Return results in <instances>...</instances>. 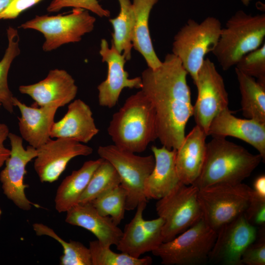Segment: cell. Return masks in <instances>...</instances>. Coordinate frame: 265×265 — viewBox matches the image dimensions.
Instances as JSON below:
<instances>
[{"mask_svg": "<svg viewBox=\"0 0 265 265\" xmlns=\"http://www.w3.org/2000/svg\"><path fill=\"white\" fill-rule=\"evenodd\" d=\"M159 0H133L134 14L132 46L144 58L149 68L156 69L161 64L151 38L149 20L150 12Z\"/></svg>", "mask_w": 265, "mask_h": 265, "instance_id": "cell-25", "label": "cell"}, {"mask_svg": "<svg viewBox=\"0 0 265 265\" xmlns=\"http://www.w3.org/2000/svg\"><path fill=\"white\" fill-rule=\"evenodd\" d=\"M107 130L115 145L134 153L143 152L157 139L155 111L141 90L126 99Z\"/></svg>", "mask_w": 265, "mask_h": 265, "instance_id": "cell-2", "label": "cell"}, {"mask_svg": "<svg viewBox=\"0 0 265 265\" xmlns=\"http://www.w3.org/2000/svg\"><path fill=\"white\" fill-rule=\"evenodd\" d=\"M120 12L115 18L110 19L113 29L111 43L117 51L122 53L126 60L132 57L134 14L130 0H118Z\"/></svg>", "mask_w": 265, "mask_h": 265, "instance_id": "cell-27", "label": "cell"}, {"mask_svg": "<svg viewBox=\"0 0 265 265\" xmlns=\"http://www.w3.org/2000/svg\"><path fill=\"white\" fill-rule=\"evenodd\" d=\"M216 236L217 233L202 218L152 253L164 265H201L208 261Z\"/></svg>", "mask_w": 265, "mask_h": 265, "instance_id": "cell-7", "label": "cell"}, {"mask_svg": "<svg viewBox=\"0 0 265 265\" xmlns=\"http://www.w3.org/2000/svg\"><path fill=\"white\" fill-rule=\"evenodd\" d=\"M154 167L145 179L144 193L147 200H159L169 193L181 182L175 165L176 150L164 146L151 147Z\"/></svg>", "mask_w": 265, "mask_h": 265, "instance_id": "cell-22", "label": "cell"}, {"mask_svg": "<svg viewBox=\"0 0 265 265\" xmlns=\"http://www.w3.org/2000/svg\"><path fill=\"white\" fill-rule=\"evenodd\" d=\"M8 138L11 145L10 155L0 173L3 192L20 209L28 211L32 205L39 207L26 197L25 189L27 186L24 183L26 165L37 156V150L30 145L25 149L23 138L16 134L9 132Z\"/></svg>", "mask_w": 265, "mask_h": 265, "instance_id": "cell-12", "label": "cell"}, {"mask_svg": "<svg viewBox=\"0 0 265 265\" xmlns=\"http://www.w3.org/2000/svg\"><path fill=\"white\" fill-rule=\"evenodd\" d=\"M263 160L241 146L223 137H212L206 144L201 172L192 185L199 189L217 183L238 184L248 178Z\"/></svg>", "mask_w": 265, "mask_h": 265, "instance_id": "cell-3", "label": "cell"}, {"mask_svg": "<svg viewBox=\"0 0 265 265\" xmlns=\"http://www.w3.org/2000/svg\"><path fill=\"white\" fill-rule=\"evenodd\" d=\"M99 53L102 62H106L107 74L106 79L97 87L100 106L108 108L114 107L118 103L122 90L125 88L141 89V77L130 78L125 69L126 59L111 43L109 47L105 39L100 44Z\"/></svg>", "mask_w": 265, "mask_h": 265, "instance_id": "cell-15", "label": "cell"}, {"mask_svg": "<svg viewBox=\"0 0 265 265\" xmlns=\"http://www.w3.org/2000/svg\"><path fill=\"white\" fill-rule=\"evenodd\" d=\"M198 190L192 185L180 182L169 193L158 200L156 212L164 220L163 242L172 240L202 218Z\"/></svg>", "mask_w": 265, "mask_h": 265, "instance_id": "cell-10", "label": "cell"}, {"mask_svg": "<svg viewBox=\"0 0 265 265\" xmlns=\"http://www.w3.org/2000/svg\"><path fill=\"white\" fill-rule=\"evenodd\" d=\"M95 22L89 11L74 8L70 13L64 15H36L19 28L42 33L45 38L43 50L50 52L64 44L80 42L84 35L93 30Z\"/></svg>", "mask_w": 265, "mask_h": 265, "instance_id": "cell-9", "label": "cell"}, {"mask_svg": "<svg viewBox=\"0 0 265 265\" xmlns=\"http://www.w3.org/2000/svg\"><path fill=\"white\" fill-rule=\"evenodd\" d=\"M81 8L96 14L101 18L110 16V11L104 8L97 0H52L47 10L56 12L63 8Z\"/></svg>", "mask_w": 265, "mask_h": 265, "instance_id": "cell-34", "label": "cell"}, {"mask_svg": "<svg viewBox=\"0 0 265 265\" xmlns=\"http://www.w3.org/2000/svg\"><path fill=\"white\" fill-rule=\"evenodd\" d=\"M194 84L197 97L193 106V116L196 125L207 135L214 118L228 107V94L222 76L209 58H205Z\"/></svg>", "mask_w": 265, "mask_h": 265, "instance_id": "cell-11", "label": "cell"}, {"mask_svg": "<svg viewBox=\"0 0 265 265\" xmlns=\"http://www.w3.org/2000/svg\"><path fill=\"white\" fill-rule=\"evenodd\" d=\"M207 135L212 137L231 136L252 146L265 159V123L251 119L238 118L227 108L212 121Z\"/></svg>", "mask_w": 265, "mask_h": 265, "instance_id": "cell-17", "label": "cell"}, {"mask_svg": "<svg viewBox=\"0 0 265 265\" xmlns=\"http://www.w3.org/2000/svg\"><path fill=\"white\" fill-rule=\"evenodd\" d=\"M147 202L139 203L133 218L126 224L122 236L116 245V249L121 252L138 258L148 252H152L162 242L161 239L150 235L142 225L143 212Z\"/></svg>", "mask_w": 265, "mask_h": 265, "instance_id": "cell-23", "label": "cell"}, {"mask_svg": "<svg viewBox=\"0 0 265 265\" xmlns=\"http://www.w3.org/2000/svg\"><path fill=\"white\" fill-rule=\"evenodd\" d=\"M33 230L38 236H47L54 239L62 246L63 253L60 257L61 265H92L90 249L82 243L61 238L51 228L42 223H34Z\"/></svg>", "mask_w": 265, "mask_h": 265, "instance_id": "cell-29", "label": "cell"}, {"mask_svg": "<svg viewBox=\"0 0 265 265\" xmlns=\"http://www.w3.org/2000/svg\"><path fill=\"white\" fill-rule=\"evenodd\" d=\"M235 68L265 84V42L241 58Z\"/></svg>", "mask_w": 265, "mask_h": 265, "instance_id": "cell-33", "label": "cell"}, {"mask_svg": "<svg viewBox=\"0 0 265 265\" xmlns=\"http://www.w3.org/2000/svg\"><path fill=\"white\" fill-rule=\"evenodd\" d=\"M187 72L172 53L156 69L141 74L140 89L152 103L156 113L157 139L163 146L177 150L185 136L186 124L193 113Z\"/></svg>", "mask_w": 265, "mask_h": 265, "instance_id": "cell-1", "label": "cell"}, {"mask_svg": "<svg viewBox=\"0 0 265 265\" xmlns=\"http://www.w3.org/2000/svg\"><path fill=\"white\" fill-rule=\"evenodd\" d=\"M120 184V178L114 167L103 159L92 175L79 204L90 203L100 195Z\"/></svg>", "mask_w": 265, "mask_h": 265, "instance_id": "cell-30", "label": "cell"}, {"mask_svg": "<svg viewBox=\"0 0 265 265\" xmlns=\"http://www.w3.org/2000/svg\"><path fill=\"white\" fill-rule=\"evenodd\" d=\"M92 265H151L152 258L146 256L136 258L121 252L117 253L110 247L102 246L98 240L89 242Z\"/></svg>", "mask_w": 265, "mask_h": 265, "instance_id": "cell-32", "label": "cell"}, {"mask_svg": "<svg viewBox=\"0 0 265 265\" xmlns=\"http://www.w3.org/2000/svg\"><path fill=\"white\" fill-rule=\"evenodd\" d=\"M42 0H13L8 7L0 13V19H13Z\"/></svg>", "mask_w": 265, "mask_h": 265, "instance_id": "cell-37", "label": "cell"}, {"mask_svg": "<svg viewBox=\"0 0 265 265\" xmlns=\"http://www.w3.org/2000/svg\"><path fill=\"white\" fill-rule=\"evenodd\" d=\"M9 132L8 126L4 123H0V168L4 165L10 155V149L5 147L4 145Z\"/></svg>", "mask_w": 265, "mask_h": 265, "instance_id": "cell-38", "label": "cell"}, {"mask_svg": "<svg viewBox=\"0 0 265 265\" xmlns=\"http://www.w3.org/2000/svg\"><path fill=\"white\" fill-rule=\"evenodd\" d=\"M8 45L0 61V103L8 112L14 111V96L8 84V74L14 59L20 53L18 30L9 26L6 29Z\"/></svg>", "mask_w": 265, "mask_h": 265, "instance_id": "cell-28", "label": "cell"}, {"mask_svg": "<svg viewBox=\"0 0 265 265\" xmlns=\"http://www.w3.org/2000/svg\"><path fill=\"white\" fill-rule=\"evenodd\" d=\"M253 190L257 196L265 198V176H258L254 181Z\"/></svg>", "mask_w": 265, "mask_h": 265, "instance_id": "cell-39", "label": "cell"}, {"mask_svg": "<svg viewBox=\"0 0 265 265\" xmlns=\"http://www.w3.org/2000/svg\"><path fill=\"white\" fill-rule=\"evenodd\" d=\"M97 153L101 158L111 163L119 174L120 185L127 192L126 210H133L139 203L147 202L144 183L154 167L153 155L137 156L114 144L100 146Z\"/></svg>", "mask_w": 265, "mask_h": 265, "instance_id": "cell-8", "label": "cell"}, {"mask_svg": "<svg viewBox=\"0 0 265 265\" xmlns=\"http://www.w3.org/2000/svg\"><path fill=\"white\" fill-rule=\"evenodd\" d=\"M241 94L242 115L265 123V84L235 68Z\"/></svg>", "mask_w": 265, "mask_h": 265, "instance_id": "cell-26", "label": "cell"}, {"mask_svg": "<svg viewBox=\"0 0 265 265\" xmlns=\"http://www.w3.org/2000/svg\"><path fill=\"white\" fill-rule=\"evenodd\" d=\"M265 14L252 15L237 11L222 28L212 52L224 71L235 66L239 59L265 43Z\"/></svg>", "mask_w": 265, "mask_h": 265, "instance_id": "cell-4", "label": "cell"}, {"mask_svg": "<svg viewBox=\"0 0 265 265\" xmlns=\"http://www.w3.org/2000/svg\"><path fill=\"white\" fill-rule=\"evenodd\" d=\"M254 192L242 183H217L199 189L202 219L216 233L223 225L243 215Z\"/></svg>", "mask_w": 265, "mask_h": 265, "instance_id": "cell-6", "label": "cell"}, {"mask_svg": "<svg viewBox=\"0 0 265 265\" xmlns=\"http://www.w3.org/2000/svg\"><path fill=\"white\" fill-rule=\"evenodd\" d=\"M251 0H241V1L244 5L247 6L249 5Z\"/></svg>", "mask_w": 265, "mask_h": 265, "instance_id": "cell-41", "label": "cell"}, {"mask_svg": "<svg viewBox=\"0 0 265 265\" xmlns=\"http://www.w3.org/2000/svg\"><path fill=\"white\" fill-rule=\"evenodd\" d=\"M65 222L92 233L103 246L117 245L123 231L110 216L100 214L90 203L78 204L66 212Z\"/></svg>", "mask_w": 265, "mask_h": 265, "instance_id": "cell-20", "label": "cell"}, {"mask_svg": "<svg viewBox=\"0 0 265 265\" xmlns=\"http://www.w3.org/2000/svg\"><path fill=\"white\" fill-rule=\"evenodd\" d=\"M1 106V104L0 103V108Z\"/></svg>", "mask_w": 265, "mask_h": 265, "instance_id": "cell-42", "label": "cell"}, {"mask_svg": "<svg viewBox=\"0 0 265 265\" xmlns=\"http://www.w3.org/2000/svg\"><path fill=\"white\" fill-rule=\"evenodd\" d=\"M13 0H0V13L5 10Z\"/></svg>", "mask_w": 265, "mask_h": 265, "instance_id": "cell-40", "label": "cell"}, {"mask_svg": "<svg viewBox=\"0 0 265 265\" xmlns=\"http://www.w3.org/2000/svg\"><path fill=\"white\" fill-rule=\"evenodd\" d=\"M126 189L120 185L100 195L90 203L103 216H110L118 225L124 218L127 200Z\"/></svg>", "mask_w": 265, "mask_h": 265, "instance_id": "cell-31", "label": "cell"}, {"mask_svg": "<svg viewBox=\"0 0 265 265\" xmlns=\"http://www.w3.org/2000/svg\"><path fill=\"white\" fill-rule=\"evenodd\" d=\"M243 215L246 220L255 227H264L265 224V198L257 196L254 192L251 202Z\"/></svg>", "mask_w": 265, "mask_h": 265, "instance_id": "cell-36", "label": "cell"}, {"mask_svg": "<svg viewBox=\"0 0 265 265\" xmlns=\"http://www.w3.org/2000/svg\"><path fill=\"white\" fill-rule=\"evenodd\" d=\"M103 159L100 158L86 161L80 169L64 179L57 188L54 199L55 208L58 212H66L79 204L92 175Z\"/></svg>", "mask_w": 265, "mask_h": 265, "instance_id": "cell-24", "label": "cell"}, {"mask_svg": "<svg viewBox=\"0 0 265 265\" xmlns=\"http://www.w3.org/2000/svg\"><path fill=\"white\" fill-rule=\"evenodd\" d=\"M89 106L80 99L69 103L64 116L54 123L51 137L89 142L99 132Z\"/></svg>", "mask_w": 265, "mask_h": 265, "instance_id": "cell-19", "label": "cell"}, {"mask_svg": "<svg viewBox=\"0 0 265 265\" xmlns=\"http://www.w3.org/2000/svg\"><path fill=\"white\" fill-rule=\"evenodd\" d=\"M208 135L197 125L186 135L176 150L175 165L180 181L186 185H192L199 177L206 153Z\"/></svg>", "mask_w": 265, "mask_h": 265, "instance_id": "cell-21", "label": "cell"}, {"mask_svg": "<svg viewBox=\"0 0 265 265\" xmlns=\"http://www.w3.org/2000/svg\"><path fill=\"white\" fill-rule=\"evenodd\" d=\"M222 28L221 22L212 16L201 23L190 19L174 36L172 53L180 60L194 83L206 54L215 47Z\"/></svg>", "mask_w": 265, "mask_h": 265, "instance_id": "cell-5", "label": "cell"}, {"mask_svg": "<svg viewBox=\"0 0 265 265\" xmlns=\"http://www.w3.org/2000/svg\"><path fill=\"white\" fill-rule=\"evenodd\" d=\"M78 87L71 75L63 69L51 70L39 82L19 86L21 93L30 96L39 106L56 105L59 107L75 98Z\"/></svg>", "mask_w": 265, "mask_h": 265, "instance_id": "cell-16", "label": "cell"}, {"mask_svg": "<svg viewBox=\"0 0 265 265\" xmlns=\"http://www.w3.org/2000/svg\"><path fill=\"white\" fill-rule=\"evenodd\" d=\"M257 236L256 227L241 215L218 231L208 261L224 265H242V254Z\"/></svg>", "mask_w": 265, "mask_h": 265, "instance_id": "cell-13", "label": "cell"}, {"mask_svg": "<svg viewBox=\"0 0 265 265\" xmlns=\"http://www.w3.org/2000/svg\"><path fill=\"white\" fill-rule=\"evenodd\" d=\"M34 168L40 181L53 183L57 180L69 162L78 156H87L93 149L83 143L68 139H50L36 149Z\"/></svg>", "mask_w": 265, "mask_h": 265, "instance_id": "cell-14", "label": "cell"}, {"mask_svg": "<svg viewBox=\"0 0 265 265\" xmlns=\"http://www.w3.org/2000/svg\"><path fill=\"white\" fill-rule=\"evenodd\" d=\"M13 104L21 113L18 119L21 137L29 145L37 149L51 139V132L58 106H29L15 97Z\"/></svg>", "mask_w": 265, "mask_h": 265, "instance_id": "cell-18", "label": "cell"}, {"mask_svg": "<svg viewBox=\"0 0 265 265\" xmlns=\"http://www.w3.org/2000/svg\"><path fill=\"white\" fill-rule=\"evenodd\" d=\"M265 228L263 229L261 237L250 244L245 250L241 256L242 265H265Z\"/></svg>", "mask_w": 265, "mask_h": 265, "instance_id": "cell-35", "label": "cell"}]
</instances>
